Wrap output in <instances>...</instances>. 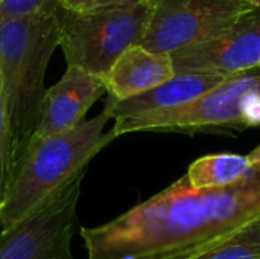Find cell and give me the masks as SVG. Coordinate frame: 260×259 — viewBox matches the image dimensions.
I'll return each instance as SVG.
<instances>
[{
    "label": "cell",
    "instance_id": "6da1fadb",
    "mask_svg": "<svg viewBox=\"0 0 260 259\" xmlns=\"http://www.w3.org/2000/svg\"><path fill=\"white\" fill-rule=\"evenodd\" d=\"M260 221V172L195 191L183 176L117 218L81 229L88 259H198Z\"/></svg>",
    "mask_w": 260,
    "mask_h": 259
},
{
    "label": "cell",
    "instance_id": "7a4b0ae2",
    "mask_svg": "<svg viewBox=\"0 0 260 259\" xmlns=\"http://www.w3.org/2000/svg\"><path fill=\"white\" fill-rule=\"evenodd\" d=\"M59 35V8L0 23V84L12 134L14 168L40 121L44 75Z\"/></svg>",
    "mask_w": 260,
    "mask_h": 259
},
{
    "label": "cell",
    "instance_id": "3957f363",
    "mask_svg": "<svg viewBox=\"0 0 260 259\" xmlns=\"http://www.w3.org/2000/svg\"><path fill=\"white\" fill-rule=\"evenodd\" d=\"M110 118L101 114L82 121L73 130L49 137L23 154L0 206L2 231L34 214L108 147L116 136L105 133Z\"/></svg>",
    "mask_w": 260,
    "mask_h": 259
},
{
    "label": "cell",
    "instance_id": "277c9868",
    "mask_svg": "<svg viewBox=\"0 0 260 259\" xmlns=\"http://www.w3.org/2000/svg\"><path fill=\"white\" fill-rule=\"evenodd\" d=\"M260 125V67L227 76L198 99L158 113L114 121L111 133L236 134Z\"/></svg>",
    "mask_w": 260,
    "mask_h": 259
},
{
    "label": "cell",
    "instance_id": "5b68a950",
    "mask_svg": "<svg viewBox=\"0 0 260 259\" xmlns=\"http://www.w3.org/2000/svg\"><path fill=\"white\" fill-rule=\"evenodd\" d=\"M158 0H140L85 12L59 9V46L67 66L104 78L116 60L140 44Z\"/></svg>",
    "mask_w": 260,
    "mask_h": 259
},
{
    "label": "cell",
    "instance_id": "8992f818",
    "mask_svg": "<svg viewBox=\"0 0 260 259\" xmlns=\"http://www.w3.org/2000/svg\"><path fill=\"white\" fill-rule=\"evenodd\" d=\"M87 169L73 177L43 206L0 232V259H73L76 208Z\"/></svg>",
    "mask_w": 260,
    "mask_h": 259
},
{
    "label": "cell",
    "instance_id": "52a82bcc",
    "mask_svg": "<svg viewBox=\"0 0 260 259\" xmlns=\"http://www.w3.org/2000/svg\"><path fill=\"white\" fill-rule=\"evenodd\" d=\"M253 9L244 0H158L140 46L171 55L215 37Z\"/></svg>",
    "mask_w": 260,
    "mask_h": 259
},
{
    "label": "cell",
    "instance_id": "ba28073f",
    "mask_svg": "<svg viewBox=\"0 0 260 259\" xmlns=\"http://www.w3.org/2000/svg\"><path fill=\"white\" fill-rule=\"evenodd\" d=\"M259 56L260 9L206 41L171 53L175 73L206 72L225 78L259 67Z\"/></svg>",
    "mask_w": 260,
    "mask_h": 259
},
{
    "label": "cell",
    "instance_id": "9c48e42d",
    "mask_svg": "<svg viewBox=\"0 0 260 259\" xmlns=\"http://www.w3.org/2000/svg\"><path fill=\"white\" fill-rule=\"evenodd\" d=\"M105 93L107 90L102 78L88 73L84 69L67 66L59 81L46 89L40 110V121L26 145V150L49 137L64 134L78 127L85 121V114L91 105Z\"/></svg>",
    "mask_w": 260,
    "mask_h": 259
},
{
    "label": "cell",
    "instance_id": "30bf717a",
    "mask_svg": "<svg viewBox=\"0 0 260 259\" xmlns=\"http://www.w3.org/2000/svg\"><path fill=\"white\" fill-rule=\"evenodd\" d=\"M224 79L225 76L206 72L175 73L171 79L143 95L125 101H113L108 98L104 113L110 119L117 121L172 110L198 99L200 96L218 87Z\"/></svg>",
    "mask_w": 260,
    "mask_h": 259
},
{
    "label": "cell",
    "instance_id": "8fae6325",
    "mask_svg": "<svg viewBox=\"0 0 260 259\" xmlns=\"http://www.w3.org/2000/svg\"><path fill=\"white\" fill-rule=\"evenodd\" d=\"M174 75L171 55L155 53L137 44L116 60L102 81L110 99L125 101L158 87Z\"/></svg>",
    "mask_w": 260,
    "mask_h": 259
},
{
    "label": "cell",
    "instance_id": "7c38bea8",
    "mask_svg": "<svg viewBox=\"0 0 260 259\" xmlns=\"http://www.w3.org/2000/svg\"><path fill=\"white\" fill-rule=\"evenodd\" d=\"M253 172L247 156L210 154L195 160L184 177L192 189L206 191L232 186Z\"/></svg>",
    "mask_w": 260,
    "mask_h": 259
},
{
    "label": "cell",
    "instance_id": "4fadbf2b",
    "mask_svg": "<svg viewBox=\"0 0 260 259\" xmlns=\"http://www.w3.org/2000/svg\"><path fill=\"white\" fill-rule=\"evenodd\" d=\"M198 259H260V221Z\"/></svg>",
    "mask_w": 260,
    "mask_h": 259
},
{
    "label": "cell",
    "instance_id": "5bb4252c",
    "mask_svg": "<svg viewBox=\"0 0 260 259\" xmlns=\"http://www.w3.org/2000/svg\"><path fill=\"white\" fill-rule=\"evenodd\" d=\"M12 134L9 127L6 102L0 84V206L6 197L9 183L12 180Z\"/></svg>",
    "mask_w": 260,
    "mask_h": 259
},
{
    "label": "cell",
    "instance_id": "9a60e30c",
    "mask_svg": "<svg viewBox=\"0 0 260 259\" xmlns=\"http://www.w3.org/2000/svg\"><path fill=\"white\" fill-rule=\"evenodd\" d=\"M55 8H58L55 0H0V23L8 18Z\"/></svg>",
    "mask_w": 260,
    "mask_h": 259
},
{
    "label": "cell",
    "instance_id": "2e32d148",
    "mask_svg": "<svg viewBox=\"0 0 260 259\" xmlns=\"http://www.w3.org/2000/svg\"><path fill=\"white\" fill-rule=\"evenodd\" d=\"M58 8L66 12H85L94 8V0H55Z\"/></svg>",
    "mask_w": 260,
    "mask_h": 259
},
{
    "label": "cell",
    "instance_id": "e0dca14e",
    "mask_svg": "<svg viewBox=\"0 0 260 259\" xmlns=\"http://www.w3.org/2000/svg\"><path fill=\"white\" fill-rule=\"evenodd\" d=\"M247 160L250 163V168L254 171V172H260V145L257 148H254L248 156H247Z\"/></svg>",
    "mask_w": 260,
    "mask_h": 259
},
{
    "label": "cell",
    "instance_id": "ac0fdd59",
    "mask_svg": "<svg viewBox=\"0 0 260 259\" xmlns=\"http://www.w3.org/2000/svg\"><path fill=\"white\" fill-rule=\"evenodd\" d=\"M140 0H94V8H104V6H119V5H128Z\"/></svg>",
    "mask_w": 260,
    "mask_h": 259
},
{
    "label": "cell",
    "instance_id": "d6986e66",
    "mask_svg": "<svg viewBox=\"0 0 260 259\" xmlns=\"http://www.w3.org/2000/svg\"><path fill=\"white\" fill-rule=\"evenodd\" d=\"M244 2H247L248 5H251L254 9H260V0H244Z\"/></svg>",
    "mask_w": 260,
    "mask_h": 259
},
{
    "label": "cell",
    "instance_id": "ffe728a7",
    "mask_svg": "<svg viewBox=\"0 0 260 259\" xmlns=\"http://www.w3.org/2000/svg\"><path fill=\"white\" fill-rule=\"evenodd\" d=\"M259 67H260V56H259Z\"/></svg>",
    "mask_w": 260,
    "mask_h": 259
}]
</instances>
